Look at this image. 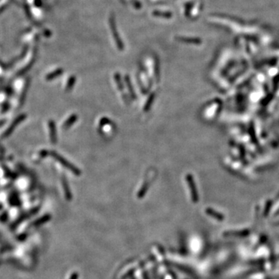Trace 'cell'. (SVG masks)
<instances>
[{"label":"cell","mask_w":279,"mask_h":279,"mask_svg":"<svg viewBox=\"0 0 279 279\" xmlns=\"http://www.w3.org/2000/svg\"><path fill=\"white\" fill-rule=\"evenodd\" d=\"M51 154L52 155L53 157H54V158H55V159L58 160V161L60 162V163L61 164V165H63L64 166V167L66 168L69 169V170L71 171V172H72L74 174H75L76 176H80L81 174H82V171H80L79 169L75 167V166H74L73 165H71V163H69V162L67 161V160H65L64 158L61 157L60 155H59V154H56V153H55V152H51Z\"/></svg>","instance_id":"1"},{"label":"cell","mask_w":279,"mask_h":279,"mask_svg":"<svg viewBox=\"0 0 279 279\" xmlns=\"http://www.w3.org/2000/svg\"><path fill=\"white\" fill-rule=\"evenodd\" d=\"M187 180V182L189 184V189H190L191 192H192V198L196 199L197 196H196V187H195V182H194V179H193V177H192L191 174H187L186 177H185Z\"/></svg>","instance_id":"2"},{"label":"cell","mask_w":279,"mask_h":279,"mask_svg":"<svg viewBox=\"0 0 279 279\" xmlns=\"http://www.w3.org/2000/svg\"><path fill=\"white\" fill-rule=\"evenodd\" d=\"M155 97H156V93L155 92H152L151 95H150V96H149L147 102H145L144 107H143V111H144V112H147V111L150 110L151 105H152L153 102H154Z\"/></svg>","instance_id":"3"},{"label":"cell","mask_w":279,"mask_h":279,"mask_svg":"<svg viewBox=\"0 0 279 279\" xmlns=\"http://www.w3.org/2000/svg\"><path fill=\"white\" fill-rule=\"evenodd\" d=\"M125 78L126 85H127V88H128L129 92H130V97L132 98V99L134 100L135 99H136V95H135V92H134L133 88L132 83H131L130 78V77H129L128 75H126L125 78Z\"/></svg>","instance_id":"4"},{"label":"cell","mask_w":279,"mask_h":279,"mask_svg":"<svg viewBox=\"0 0 279 279\" xmlns=\"http://www.w3.org/2000/svg\"><path fill=\"white\" fill-rule=\"evenodd\" d=\"M78 116H77L76 114L71 115V116H70V117H69L65 122H64V127H63L64 129H67V128H69V127H71V126H72L73 124H74V123H75L77 120H78Z\"/></svg>","instance_id":"5"},{"label":"cell","mask_w":279,"mask_h":279,"mask_svg":"<svg viewBox=\"0 0 279 279\" xmlns=\"http://www.w3.org/2000/svg\"><path fill=\"white\" fill-rule=\"evenodd\" d=\"M49 127L51 130V139L53 143H55L57 142V132L56 128H55V123L53 121L49 122Z\"/></svg>","instance_id":"6"},{"label":"cell","mask_w":279,"mask_h":279,"mask_svg":"<svg viewBox=\"0 0 279 279\" xmlns=\"http://www.w3.org/2000/svg\"><path fill=\"white\" fill-rule=\"evenodd\" d=\"M114 79H115V82H116V85H117L118 89H119V90H120V91H123V83H122L121 78H120V73H115Z\"/></svg>","instance_id":"7"},{"label":"cell","mask_w":279,"mask_h":279,"mask_svg":"<svg viewBox=\"0 0 279 279\" xmlns=\"http://www.w3.org/2000/svg\"><path fill=\"white\" fill-rule=\"evenodd\" d=\"M75 82H76V78H75V76L70 77V78L68 79V82H67V85H66V90H71L73 88V86H74V84H75Z\"/></svg>","instance_id":"8"},{"label":"cell","mask_w":279,"mask_h":279,"mask_svg":"<svg viewBox=\"0 0 279 279\" xmlns=\"http://www.w3.org/2000/svg\"><path fill=\"white\" fill-rule=\"evenodd\" d=\"M148 186H149V183H148V181L147 180V181L143 183V185H142L140 190L139 191V195H138L139 197H141V196H144V194H145L146 192H147V189H148Z\"/></svg>","instance_id":"9"},{"label":"cell","mask_w":279,"mask_h":279,"mask_svg":"<svg viewBox=\"0 0 279 279\" xmlns=\"http://www.w3.org/2000/svg\"><path fill=\"white\" fill-rule=\"evenodd\" d=\"M63 185H64V192H65L66 197L67 198V199H70L71 197V192H70V189H69L68 185H67V181H65V179H63Z\"/></svg>","instance_id":"10"},{"label":"cell","mask_w":279,"mask_h":279,"mask_svg":"<svg viewBox=\"0 0 279 279\" xmlns=\"http://www.w3.org/2000/svg\"><path fill=\"white\" fill-rule=\"evenodd\" d=\"M63 72V70L61 69H58L57 71H55L54 72H52L51 74H48V76H47V79H53V78H56V77L59 76L61 73Z\"/></svg>","instance_id":"11"},{"label":"cell","mask_w":279,"mask_h":279,"mask_svg":"<svg viewBox=\"0 0 279 279\" xmlns=\"http://www.w3.org/2000/svg\"><path fill=\"white\" fill-rule=\"evenodd\" d=\"M47 219H48V217H47V216H44V217L41 218V219L36 220V221H35L34 223H33V226H38V225L42 224L43 223H44V222L47 221Z\"/></svg>","instance_id":"12"}]
</instances>
